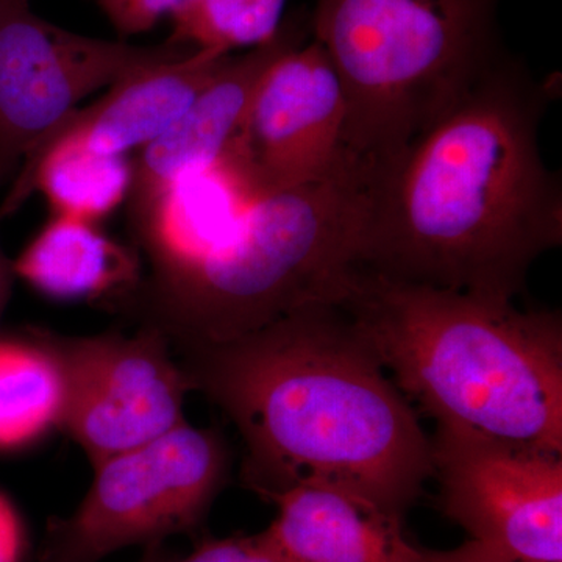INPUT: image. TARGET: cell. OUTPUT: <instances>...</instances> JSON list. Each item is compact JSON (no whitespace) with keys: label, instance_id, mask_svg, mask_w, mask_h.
<instances>
[{"label":"cell","instance_id":"6da1fadb","mask_svg":"<svg viewBox=\"0 0 562 562\" xmlns=\"http://www.w3.org/2000/svg\"><path fill=\"white\" fill-rule=\"evenodd\" d=\"M557 90L509 54L427 131L372 166L357 268L513 301L562 243V181L539 132Z\"/></svg>","mask_w":562,"mask_h":562},{"label":"cell","instance_id":"7a4b0ae2","mask_svg":"<svg viewBox=\"0 0 562 562\" xmlns=\"http://www.w3.org/2000/svg\"><path fill=\"white\" fill-rule=\"evenodd\" d=\"M176 351L191 391L238 428L243 483L265 501L327 484L403 517L432 476L416 409L336 302Z\"/></svg>","mask_w":562,"mask_h":562},{"label":"cell","instance_id":"3957f363","mask_svg":"<svg viewBox=\"0 0 562 562\" xmlns=\"http://www.w3.org/2000/svg\"><path fill=\"white\" fill-rule=\"evenodd\" d=\"M438 428L562 457L561 314L355 266L336 301Z\"/></svg>","mask_w":562,"mask_h":562},{"label":"cell","instance_id":"277c9868","mask_svg":"<svg viewBox=\"0 0 562 562\" xmlns=\"http://www.w3.org/2000/svg\"><path fill=\"white\" fill-rule=\"evenodd\" d=\"M368 166L262 199L224 246L180 276L140 283V325L172 350L231 341L313 303L336 302L357 266Z\"/></svg>","mask_w":562,"mask_h":562},{"label":"cell","instance_id":"5b68a950","mask_svg":"<svg viewBox=\"0 0 562 562\" xmlns=\"http://www.w3.org/2000/svg\"><path fill=\"white\" fill-rule=\"evenodd\" d=\"M501 0H316L310 25L342 81L346 149L380 165L508 57Z\"/></svg>","mask_w":562,"mask_h":562},{"label":"cell","instance_id":"8992f818","mask_svg":"<svg viewBox=\"0 0 562 562\" xmlns=\"http://www.w3.org/2000/svg\"><path fill=\"white\" fill-rule=\"evenodd\" d=\"M94 471L76 512L50 519L40 562H99L125 547L192 535L227 482L231 453L220 432L184 422Z\"/></svg>","mask_w":562,"mask_h":562},{"label":"cell","instance_id":"52a82bcc","mask_svg":"<svg viewBox=\"0 0 562 562\" xmlns=\"http://www.w3.org/2000/svg\"><path fill=\"white\" fill-rule=\"evenodd\" d=\"M190 52L66 31L29 0H0V187L88 95Z\"/></svg>","mask_w":562,"mask_h":562},{"label":"cell","instance_id":"ba28073f","mask_svg":"<svg viewBox=\"0 0 562 562\" xmlns=\"http://www.w3.org/2000/svg\"><path fill=\"white\" fill-rule=\"evenodd\" d=\"M347 98L316 40L266 70L241 128L216 162L247 205L317 183L353 162L346 149Z\"/></svg>","mask_w":562,"mask_h":562},{"label":"cell","instance_id":"9c48e42d","mask_svg":"<svg viewBox=\"0 0 562 562\" xmlns=\"http://www.w3.org/2000/svg\"><path fill=\"white\" fill-rule=\"evenodd\" d=\"M43 335L65 379L60 430L87 453L92 468L187 422L191 386L161 331L140 325L133 335Z\"/></svg>","mask_w":562,"mask_h":562},{"label":"cell","instance_id":"30bf717a","mask_svg":"<svg viewBox=\"0 0 562 562\" xmlns=\"http://www.w3.org/2000/svg\"><path fill=\"white\" fill-rule=\"evenodd\" d=\"M432 476L442 513L472 541L541 562H562V458L438 428Z\"/></svg>","mask_w":562,"mask_h":562},{"label":"cell","instance_id":"8fae6325","mask_svg":"<svg viewBox=\"0 0 562 562\" xmlns=\"http://www.w3.org/2000/svg\"><path fill=\"white\" fill-rule=\"evenodd\" d=\"M308 31L310 21L290 20L268 43L241 55H228L190 106L139 150L127 195L133 225L180 181L205 172L221 160L241 128L266 70L284 52L305 43Z\"/></svg>","mask_w":562,"mask_h":562},{"label":"cell","instance_id":"7c38bea8","mask_svg":"<svg viewBox=\"0 0 562 562\" xmlns=\"http://www.w3.org/2000/svg\"><path fill=\"white\" fill-rule=\"evenodd\" d=\"M228 55L191 49L133 74L98 102L74 111L31 157L50 144H70L102 155L144 149L190 106Z\"/></svg>","mask_w":562,"mask_h":562},{"label":"cell","instance_id":"4fadbf2b","mask_svg":"<svg viewBox=\"0 0 562 562\" xmlns=\"http://www.w3.org/2000/svg\"><path fill=\"white\" fill-rule=\"evenodd\" d=\"M279 514L266 528L295 562H431L406 539L401 516L327 486L299 484L276 495Z\"/></svg>","mask_w":562,"mask_h":562},{"label":"cell","instance_id":"5bb4252c","mask_svg":"<svg viewBox=\"0 0 562 562\" xmlns=\"http://www.w3.org/2000/svg\"><path fill=\"white\" fill-rule=\"evenodd\" d=\"M14 276L55 301L125 299L138 288V255L94 222L52 214L13 261Z\"/></svg>","mask_w":562,"mask_h":562},{"label":"cell","instance_id":"9a60e30c","mask_svg":"<svg viewBox=\"0 0 562 562\" xmlns=\"http://www.w3.org/2000/svg\"><path fill=\"white\" fill-rule=\"evenodd\" d=\"M132 179L133 161L127 155H102L70 144H50L21 166L0 216L16 213L35 192H41L52 214L99 224L127 201Z\"/></svg>","mask_w":562,"mask_h":562},{"label":"cell","instance_id":"2e32d148","mask_svg":"<svg viewBox=\"0 0 562 562\" xmlns=\"http://www.w3.org/2000/svg\"><path fill=\"white\" fill-rule=\"evenodd\" d=\"M65 412V379L41 328L0 336V452H16L54 428Z\"/></svg>","mask_w":562,"mask_h":562},{"label":"cell","instance_id":"e0dca14e","mask_svg":"<svg viewBox=\"0 0 562 562\" xmlns=\"http://www.w3.org/2000/svg\"><path fill=\"white\" fill-rule=\"evenodd\" d=\"M286 0H194L173 14L169 43L232 54L268 43L281 27Z\"/></svg>","mask_w":562,"mask_h":562},{"label":"cell","instance_id":"ac0fdd59","mask_svg":"<svg viewBox=\"0 0 562 562\" xmlns=\"http://www.w3.org/2000/svg\"><path fill=\"white\" fill-rule=\"evenodd\" d=\"M165 562H295L273 542L268 531L203 541L190 557Z\"/></svg>","mask_w":562,"mask_h":562},{"label":"cell","instance_id":"d6986e66","mask_svg":"<svg viewBox=\"0 0 562 562\" xmlns=\"http://www.w3.org/2000/svg\"><path fill=\"white\" fill-rule=\"evenodd\" d=\"M114 31L125 36L149 32L162 20L187 9L194 0H94Z\"/></svg>","mask_w":562,"mask_h":562},{"label":"cell","instance_id":"ffe728a7","mask_svg":"<svg viewBox=\"0 0 562 562\" xmlns=\"http://www.w3.org/2000/svg\"><path fill=\"white\" fill-rule=\"evenodd\" d=\"M24 522L16 506L0 492V562H22L25 554Z\"/></svg>","mask_w":562,"mask_h":562},{"label":"cell","instance_id":"44dd1931","mask_svg":"<svg viewBox=\"0 0 562 562\" xmlns=\"http://www.w3.org/2000/svg\"><path fill=\"white\" fill-rule=\"evenodd\" d=\"M428 557L431 562H541L514 557V554L502 552V550L472 541V539L461 543L457 549L442 550V552L428 550Z\"/></svg>","mask_w":562,"mask_h":562},{"label":"cell","instance_id":"7402d4cb","mask_svg":"<svg viewBox=\"0 0 562 562\" xmlns=\"http://www.w3.org/2000/svg\"><path fill=\"white\" fill-rule=\"evenodd\" d=\"M13 261L7 257L5 251L2 249L0 244V283H7V281H14Z\"/></svg>","mask_w":562,"mask_h":562},{"label":"cell","instance_id":"603a6c76","mask_svg":"<svg viewBox=\"0 0 562 562\" xmlns=\"http://www.w3.org/2000/svg\"><path fill=\"white\" fill-rule=\"evenodd\" d=\"M168 558L169 554L165 552L161 543H155V546L147 547V552L138 562H165Z\"/></svg>","mask_w":562,"mask_h":562},{"label":"cell","instance_id":"cb8c5ba5","mask_svg":"<svg viewBox=\"0 0 562 562\" xmlns=\"http://www.w3.org/2000/svg\"><path fill=\"white\" fill-rule=\"evenodd\" d=\"M11 288H13V281L0 283V319H2V314L5 312L7 303L10 301Z\"/></svg>","mask_w":562,"mask_h":562}]
</instances>
